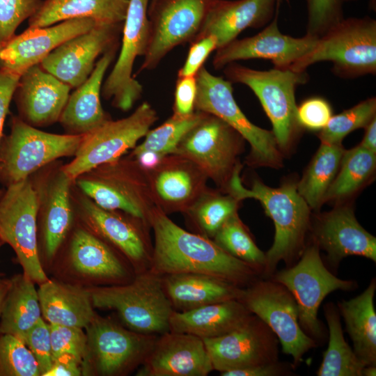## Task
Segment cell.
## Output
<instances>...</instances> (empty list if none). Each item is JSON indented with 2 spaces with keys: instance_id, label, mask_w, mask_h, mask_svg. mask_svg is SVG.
Returning <instances> with one entry per match:
<instances>
[{
  "instance_id": "obj_1",
  "label": "cell",
  "mask_w": 376,
  "mask_h": 376,
  "mask_svg": "<svg viewBox=\"0 0 376 376\" xmlns=\"http://www.w3.org/2000/svg\"><path fill=\"white\" fill-rule=\"evenodd\" d=\"M149 221L155 235L149 270L160 276L203 274L243 288L258 280L261 274L255 267L232 256L208 237L180 228L159 210L150 213Z\"/></svg>"
},
{
  "instance_id": "obj_2",
  "label": "cell",
  "mask_w": 376,
  "mask_h": 376,
  "mask_svg": "<svg viewBox=\"0 0 376 376\" xmlns=\"http://www.w3.org/2000/svg\"><path fill=\"white\" fill-rule=\"evenodd\" d=\"M239 173L240 168L237 166L230 181L232 196L237 201L248 198L259 201L274 224V242L265 253L263 273L270 276L280 261L290 265L300 253L309 225L310 207L299 194L297 185L287 183L272 188L256 180L251 189H246Z\"/></svg>"
},
{
  "instance_id": "obj_3",
  "label": "cell",
  "mask_w": 376,
  "mask_h": 376,
  "mask_svg": "<svg viewBox=\"0 0 376 376\" xmlns=\"http://www.w3.org/2000/svg\"><path fill=\"white\" fill-rule=\"evenodd\" d=\"M330 61L342 78L376 74V21L368 16L343 18L320 36L314 47L290 70L302 72L318 62Z\"/></svg>"
},
{
  "instance_id": "obj_4",
  "label": "cell",
  "mask_w": 376,
  "mask_h": 376,
  "mask_svg": "<svg viewBox=\"0 0 376 376\" xmlns=\"http://www.w3.org/2000/svg\"><path fill=\"white\" fill-rule=\"evenodd\" d=\"M87 290L93 306L115 310L128 329L155 335L169 331L174 309L164 290L162 276L150 270L137 274L129 283Z\"/></svg>"
},
{
  "instance_id": "obj_5",
  "label": "cell",
  "mask_w": 376,
  "mask_h": 376,
  "mask_svg": "<svg viewBox=\"0 0 376 376\" xmlns=\"http://www.w3.org/2000/svg\"><path fill=\"white\" fill-rule=\"evenodd\" d=\"M231 83L248 86L259 100L272 125L278 146H289L300 125L297 119L296 88L308 79L306 71L273 68L258 70L232 63L224 68Z\"/></svg>"
},
{
  "instance_id": "obj_6",
  "label": "cell",
  "mask_w": 376,
  "mask_h": 376,
  "mask_svg": "<svg viewBox=\"0 0 376 376\" xmlns=\"http://www.w3.org/2000/svg\"><path fill=\"white\" fill-rule=\"evenodd\" d=\"M83 136L45 132L14 118L10 132L0 148L1 180L8 186L58 158L75 155Z\"/></svg>"
},
{
  "instance_id": "obj_7",
  "label": "cell",
  "mask_w": 376,
  "mask_h": 376,
  "mask_svg": "<svg viewBox=\"0 0 376 376\" xmlns=\"http://www.w3.org/2000/svg\"><path fill=\"white\" fill-rule=\"evenodd\" d=\"M38 191L29 178L7 186L0 198V238L15 251L23 274L40 285L49 279L38 254Z\"/></svg>"
},
{
  "instance_id": "obj_8",
  "label": "cell",
  "mask_w": 376,
  "mask_h": 376,
  "mask_svg": "<svg viewBox=\"0 0 376 376\" xmlns=\"http://www.w3.org/2000/svg\"><path fill=\"white\" fill-rule=\"evenodd\" d=\"M157 117L145 102L129 116L107 120L84 135L74 159L61 169L72 181L100 166L114 162L145 136Z\"/></svg>"
},
{
  "instance_id": "obj_9",
  "label": "cell",
  "mask_w": 376,
  "mask_h": 376,
  "mask_svg": "<svg viewBox=\"0 0 376 376\" xmlns=\"http://www.w3.org/2000/svg\"><path fill=\"white\" fill-rule=\"evenodd\" d=\"M86 329L87 346L82 364L83 375L125 374L141 365L158 337L125 329L97 315Z\"/></svg>"
},
{
  "instance_id": "obj_10",
  "label": "cell",
  "mask_w": 376,
  "mask_h": 376,
  "mask_svg": "<svg viewBox=\"0 0 376 376\" xmlns=\"http://www.w3.org/2000/svg\"><path fill=\"white\" fill-rule=\"evenodd\" d=\"M272 279L292 295L297 305L299 324L315 340L324 334L318 318L324 299L334 291L352 290L357 286L355 281L340 279L327 269L315 242L302 252L298 263L279 271Z\"/></svg>"
},
{
  "instance_id": "obj_11",
  "label": "cell",
  "mask_w": 376,
  "mask_h": 376,
  "mask_svg": "<svg viewBox=\"0 0 376 376\" xmlns=\"http://www.w3.org/2000/svg\"><path fill=\"white\" fill-rule=\"evenodd\" d=\"M239 300L274 332L283 352L292 357L294 367L317 345L301 329L296 301L281 283L258 279L243 289Z\"/></svg>"
},
{
  "instance_id": "obj_12",
  "label": "cell",
  "mask_w": 376,
  "mask_h": 376,
  "mask_svg": "<svg viewBox=\"0 0 376 376\" xmlns=\"http://www.w3.org/2000/svg\"><path fill=\"white\" fill-rule=\"evenodd\" d=\"M217 0H150V39L139 72L152 70L175 47L191 43Z\"/></svg>"
},
{
  "instance_id": "obj_13",
  "label": "cell",
  "mask_w": 376,
  "mask_h": 376,
  "mask_svg": "<svg viewBox=\"0 0 376 376\" xmlns=\"http://www.w3.org/2000/svg\"><path fill=\"white\" fill-rule=\"evenodd\" d=\"M195 109L214 115L233 128L251 145L254 157L262 164L278 165L280 153L272 132L253 124L233 96L232 83L211 74L203 65L196 75Z\"/></svg>"
},
{
  "instance_id": "obj_14",
  "label": "cell",
  "mask_w": 376,
  "mask_h": 376,
  "mask_svg": "<svg viewBox=\"0 0 376 376\" xmlns=\"http://www.w3.org/2000/svg\"><path fill=\"white\" fill-rule=\"evenodd\" d=\"M149 1L129 0L120 54L102 86V96L107 100L112 99V104L123 111L130 110L143 93V86L132 76V70L136 58L143 56L148 47Z\"/></svg>"
},
{
  "instance_id": "obj_15",
  "label": "cell",
  "mask_w": 376,
  "mask_h": 376,
  "mask_svg": "<svg viewBox=\"0 0 376 376\" xmlns=\"http://www.w3.org/2000/svg\"><path fill=\"white\" fill-rule=\"evenodd\" d=\"M203 340L213 369L219 373L278 361L277 337L253 314L233 331Z\"/></svg>"
},
{
  "instance_id": "obj_16",
  "label": "cell",
  "mask_w": 376,
  "mask_h": 376,
  "mask_svg": "<svg viewBox=\"0 0 376 376\" xmlns=\"http://www.w3.org/2000/svg\"><path fill=\"white\" fill-rule=\"evenodd\" d=\"M123 23L97 22L89 31L54 49L40 66L70 88H77L90 76L100 54L118 45Z\"/></svg>"
},
{
  "instance_id": "obj_17",
  "label": "cell",
  "mask_w": 376,
  "mask_h": 376,
  "mask_svg": "<svg viewBox=\"0 0 376 376\" xmlns=\"http://www.w3.org/2000/svg\"><path fill=\"white\" fill-rule=\"evenodd\" d=\"M279 8L262 31L242 39H235L218 48L212 65L219 70L237 61L267 59L274 68L290 69L291 65L315 45L318 37L306 34L295 38L281 32L278 25Z\"/></svg>"
},
{
  "instance_id": "obj_18",
  "label": "cell",
  "mask_w": 376,
  "mask_h": 376,
  "mask_svg": "<svg viewBox=\"0 0 376 376\" xmlns=\"http://www.w3.org/2000/svg\"><path fill=\"white\" fill-rule=\"evenodd\" d=\"M240 136L218 117L204 113L182 139L175 153L192 160L210 177L221 180L232 169Z\"/></svg>"
},
{
  "instance_id": "obj_19",
  "label": "cell",
  "mask_w": 376,
  "mask_h": 376,
  "mask_svg": "<svg viewBox=\"0 0 376 376\" xmlns=\"http://www.w3.org/2000/svg\"><path fill=\"white\" fill-rule=\"evenodd\" d=\"M96 23L91 18H77L45 27H28L1 46L0 69L21 76L60 45L89 31Z\"/></svg>"
},
{
  "instance_id": "obj_20",
  "label": "cell",
  "mask_w": 376,
  "mask_h": 376,
  "mask_svg": "<svg viewBox=\"0 0 376 376\" xmlns=\"http://www.w3.org/2000/svg\"><path fill=\"white\" fill-rule=\"evenodd\" d=\"M213 366L203 340L169 331L157 337L139 376H206Z\"/></svg>"
},
{
  "instance_id": "obj_21",
  "label": "cell",
  "mask_w": 376,
  "mask_h": 376,
  "mask_svg": "<svg viewBox=\"0 0 376 376\" xmlns=\"http://www.w3.org/2000/svg\"><path fill=\"white\" fill-rule=\"evenodd\" d=\"M71 88L39 64L20 76L16 88L22 120L32 126L48 125L58 120Z\"/></svg>"
},
{
  "instance_id": "obj_22",
  "label": "cell",
  "mask_w": 376,
  "mask_h": 376,
  "mask_svg": "<svg viewBox=\"0 0 376 376\" xmlns=\"http://www.w3.org/2000/svg\"><path fill=\"white\" fill-rule=\"evenodd\" d=\"M315 238L334 267L350 256L376 262V238L359 224L349 207H338L322 216L315 225Z\"/></svg>"
},
{
  "instance_id": "obj_23",
  "label": "cell",
  "mask_w": 376,
  "mask_h": 376,
  "mask_svg": "<svg viewBox=\"0 0 376 376\" xmlns=\"http://www.w3.org/2000/svg\"><path fill=\"white\" fill-rule=\"evenodd\" d=\"M279 5L277 0H217L192 42L214 36L218 48L221 47L236 39L246 29L269 24Z\"/></svg>"
},
{
  "instance_id": "obj_24",
  "label": "cell",
  "mask_w": 376,
  "mask_h": 376,
  "mask_svg": "<svg viewBox=\"0 0 376 376\" xmlns=\"http://www.w3.org/2000/svg\"><path fill=\"white\" fill-rule=\"evenodd\" d=\"M117 47L103 54L87 79L70 95L58 120L68 134L85 135L109 120L101 105L100 93Z\"/></svg>"
},
{
  "instance_id": "obj_25",
  "label": "cell",
  "mask_w": 376,
  "mask_h": 376,
  "mask_svg": "<svg viewBox=\"0 0 376 376\" xmlns=\"http://www.w3.org/2000/svg\"><path fill=\"white\" fill-rule=\"evenodd\" d=\"M82 210L88 226L118 249L137 274L149 270L152 253L149 252L143 235L136 227L111 210L100 207L91 199L83 200Z\"/></svg>"
},
{
  "instance_id": "obj_26",
  "label": "cell",
  "mask_w": 376,
  "mask_h": 376,
  "mask_svg": "<svg viewBox=\"0 0 376 376\" xmlns=\"http://www.w3.org/2000/svg\"><path fill=\"white\" fill-rule=\"evenodd\" d=\"M162 281L166 297L177 311L239 299L244 289L221 279L203 274H168L162 276Z\"/></svg>"
},
{
  "instance_id": "obj_27",
  "label": "cell",
  "mask_w": 376,
  "mask_h": 376,
  "mask_svg": "<svg viewBox=\"0 0 376 376\" xmlns=\"http://www.w3.org/2000/svg\"><path fill=\"white\" fill-rule=\"evenodd\" d=\"M252 315L239 299L205 305L185 311H173L169 331L202 339L225 335L244 324Z\"/></svg>"
},
{
  "instance_id": "obj_28",
  "label": "cell",
  "mask_w": 376,
  "mask_h": 376,
  "mask_svg": "<svg viewBox=\"0 0 376 376\" xmlns=\"http://www.w3.org/2000/svg\"><path fill=\"white\" fill-rule=\"evenodd\" d=\"M38 295L49 324L86 328L96 315L88 290L80 286L48 279Z\"/></svg>"
},
{
  "instance_id": "obj_29",
  "label": "cell",
  "mask_w": 376,
  "mask_h": 376,
  "mask_svg": "<svg viewBox=\"0 0 376 376\" xmlns=\"http://www.w3.org/2000/svg\"><path fill=\"white\" fill-rule=\"evenodd\" d=\"M69 260L79 275L104 282L118 283L129 276L128 269L115 253L99 237L84 229L73 235Z\"/></svg>"
},
{
  "instance_id": "obj_30",
  "label": "cell",
  "mask_w": 376,
  "mask_h": 376,
  "mask_svg": "<svg viewBox=\"0 0 376 376\" xmlns=\"http://www.w3.org/2000/svg\"><path fill=\"white\" fill-rule=\"evenodd\" d=\"M128 6L129 0H44L29 19V27H45L77 18H91L100 23H123Z\"/></svg>"
},
{
  "instance_id": "obj_31",
  "label": "cell",
  "mask_w": 376,
  "mask_h": 376,
  "mask_svg": "<svg viewBox=\"0 0 376 376\" xmlns=\"http://www.w3.org/2000/svg\"><path fill=\"white\" fill-rule=\"evenodd\" d=\"M72 180L60 170L45 185L39 203L42 204L43 240L47 258H53L72 222L70 186Z\"/></svg>"
},
{
  "instance_id": "obj_32",
  "label": "cell",
  "mask_w": 376,
  "mask_h": 376,
  "mask_svg": "<svg viewBox=\"0 0 376 376\" xmlns=\"http://www.w3.org/2000/svg\"><path fill=\"white\" fill-rule=\"evenodd\" d=\"M375 279L359 295L338 303L354 352L365 366L376 365V313L374 295Z\"/></svg>"
},
{
  "instance_id": "obj_33",
  "label": "cell",
  "mask_w": 376,
  "mask_h": 376,
  "mask_svg": "<svg viewBox=\"0 0 376 376\" xmlns=\"http://www.w3.org/2000/svg\"><path fill=\"white\" fill-rule=\"evenodd\" d=\"M10 280L0 316V333L13 335L24 343L27 333L42 318L38 290L35 283L24 274Z\"/></svg>"
},
{
  "instance_id": "obj_34",
  "label": "cell",
  "mask_w": 376,
  "mask_h": 376,
  "mask_svg": "<svg viewBox=\"0 0 376 376\" xmlns=\"http://www.w3.org/2000/svg\"><path fill=\"white\" fill-rule=\"evenodd\" d=\"M324 314L329 327V344L317 375L362 376L366 366L345 341L338 309L328 303L324 306Z\"/></svg>"
},
{
  "instance_id": "obj_35",
  "label": "cell",
  "mask_w": 376,
  "mask_h": 376,
  "mask_svg": "<svg viewBox=\"0 0 376 376\" xmlns=\"http://www.w3.org/2000/svg\"><path fill=\"white\" fill-rule=\"evenodd\" d=\"M341 144L321 143L305 174L297 185L299 194L309 207L317 208L339 169L344 152Z\"/></svg>"
},
{
  "instance_id": "obj_36",
  "label": "cell",
  "mask_w": 376,
  "mask_h": 376,
  "mask_svg": "<svg viewBox=\"0 0 376 376\" xmlns=\"http://www.w3.org/2000/svg\"><path fill=\"white\" fill-rule=\"evenodd\" d=\"M376 153L361 145L344 151L338 172L328 188L324 200H336L357 191L373 173Z\"/></svg>"
},
{
  "instance_id": "obj_37",
  "label": "cell",
  "mask_w": 376,
  "mask_h": 376,
  "mask_svg": "<svg viewBox=\"0 0 376 376\" xmlns=\"http://www.w3.org/2000/svg\"><path fill=\"white\" fill-rule=\"evenodd\" d=\"M76 180L80 189L100 207L108 210H120L137 219H145V212L137 196L123 182L80 177Z\"/></svg>"
},
{
  "instance_id": "obj_38",
  "label": "cell",
  "mask_w": 376,
  "mask_h": 376,
  "mask_svg": "<svg viewBox=\"0 0 376 376\" xmlns=\"http://www.w3.org/2000/svg\"><path fill=\"white\" fill-rule=\"evenodd\" d=\"M213 237V241L230 255L263 273L265 253L255 244L237 212L221 226Z\"/></svg>"
},
{
  "instance_id": "obj_39",
  "label": "cell",
  "mask_w": 376,
  "mask_h": 376,
  "mask_svg": "<svg viewBox=\"0 0 376 376\" xmlns=\"http://www.w3.org/2000/svg\"><path fill=\"white\" fill-rule=\"evenodd\" d=\"M203 114L204 112L198 111L189 116L173 113L160 126L149 130L143 142L136 147L134 153L150 150L162 157L175 153L182 139L198 123Z\"/></svg>"
},
{
  "instance_id": "obj_40",
  "label": "cell",
  "mask_w": 376,
  "mask_h": 376,
  "mask_svg": "<svg viewBox=\"0 0 376 376\" xmlns=\"http://www.w3.org/2000/svg\"><path fill=\"white\" fill-rule=\"evenodd\" d=\"M376 98H368L353 107L331 116L318 136L322 143L340 144L352 131L365 127L375 117Z\"/></svg>"
},
{
  "instance_id": "obj_41",
  "label": "cell",
  "mask_w": 376,
  "mask_h": 376,
  "mask_svg": "<svg viewBox=\"0 0 376 376\" xmlns=\"http://www.w3.org/2000/svg\"><path fill=\"white\" fill-rule=\"evenodd\" d=\"M40 375L33 353L19 338L0 334V376Z\"/></svg>"
},
{
  "instance_id": "obj_42",
  "label": "cell",
  "mask_w": 376,
  "mask_h": 376,
  "mask_svg": "<svg viewBox=\"0 0 376 376\" xmlns=\"http://www.w3.org/2000/svg\"><path fill=\"white\" fill-rule=\"evenodd\" d=\"M233 196H215L198 206L194 217L205 237H214L221 226L237 212Z\"/></svg>"
},
{
  "instance_id": "obj_43",
  "label": "cell",
  "mask_w": 376,
  "mask_h": 376,
  "mask_svg": "<svg viewBox=\"0 0 376 376\" xmlns=\"http://www.w3.org/2000/svg\"><path fill=\"white\" fill-rule=\"evenodd\" d=\"M305 1L307 9V35L319 38L344 18V0Z\"/></svg>"
},
{
  "instance_id": "obj_44",
  "label": "cell",
  "mask_w": 376,
  "mask_h": 376,
  "mask_svg": "<svg viewBox=\"0 0 376 376\" xmlns=\"http://www.w3.org/2000/svg\"><path fill=\"white\" fill-rule=\"evenodd\" d=\"M42 0H0V42L5 44L19 25L40 8Z\"/></svg>"
},
{
  "instance_id": "obj_45",
  "label": "cell",
  "mask_w": 376,
  "mask_h": 376,
  "mask_svg": "<svg viewBox=\"0 0 376 376\" xmlns=\"http://www.w3.org/2000/svg\"><path fill=\"white\" fill-rule=\"evenodd\" d=\"M53 361L64 354L75 356L82 364L86 354L87 336L82 328L49 324Z\"/></svg>"
},
{
  "instance_id": "obj_46",
  "label": "cell",
  "mask_w": 376,
  "mask_h": 376,
  "mask_svg": "<svg viewBox=\"0 0 376 376\" xmlns=\"http://www.w3.org/2000/svg\"><path fill=\"white\" fill-rule=\"evenodd\" d=\"M155 189L164 201L181 202L187 199L193 191L190 174L182 169L162 171L155 179Z\"/></svg>"
},
{
  "instance_id": "obj_47",
  "label": "cell",
  "mask_w": 376,
  "mask_h": 376,
  "mask_svg": "<svg viewBox=\"0 0 376 376\" xmlns=\"http://www.w3.org/2000/svg\"><path fill=\"white\" fill-rule=\"evenodd\" d=\"M24 343L36 359L40 375L44 376L53 363L49 324L40 318L27 333Z\"/></svg>"
},
{
  "instance_id": "obj_48",
  "label": "cell",
  "mask_w": 376,
  "mask_h": 376,
  "mask_svg": "<svg viewBox=\"0 0 376 376\" xmlns=\"http://www.w3.org/2000/svg\"><path fill=\"white\" fill-rule=\"evenodd\" d=\"M331 116L330 104L324 98L319 97L306 100L297 109L299 125L309 130H322Z\"/></svg>"
},
{
  "instance_id": "obj_49",
  "label": "cell",
  "mask_w": 376,
  "mask_h": 376,
  "mask_svg": "<svg viewBox=\"0 0 376 376\" xmlns=\"http://www.w3.org/2000/svg\"><path fill=\"white\" fill-rule=\"evenodd\" d=\"M185 61L178 72V77L196 76L210 54L218 48L214 36H207L192 42Z\"/></svg>"
},
{
  "instance_id": "obj_50",
  "label": "cell",
  "mask_w": 376,
  "mask_h": 376,
  "mask_svg": "<svg viewBox=\"0 0 376 376\" xmlns=\"http://www.w3.org/2000/svg\"><path fill=\"white\" fill-rule=\"evenodd\" d=\"M197 93L196 76L178 77L174 93L173 111L180 116L194 112Z\"/></svg>"
},
{
  "instance_id": "obj_51",
  "label": "cell",
  "mask_w": 376,
  "mask_h": 376,
  "mask_svg": "<svg viewBox=\"0 0 376 376\" xmlns=\"http://www.w3.org/2000/svg\"><path fill=\"white\" fill-rule=\"evenodd\" d=\"M20 75L0 69V143L6 116Z\"/></svg>"
},
{
  "instance_id": "obj_52",
  "label": "cell",
  "mask_w": 376,
  "mask_h": 376,
  "mask_svg": "<svg viewBox=\"0 0 376 376\" xmlns=\"http://www.w3.org/2000/svg\"><path fill=\"white\" fill-rule=\"evenodd\" d=\"M291 373L290 364L273 363L230 370L220 373L221 376H280L289 375Z\"/></svg>"
},
{
  "instance_id": "obj_53",
  "label": "cell",
  "mask_w": 376,
  "mask_h": 376,
  "mask_svg": "<svg viewBox=\"0 0 376 376\" xmlns=\"http://www.w3.org/2000/svg\"><path fill=\"white\" fill-rule=\"evenodd\" d=\"M82 375L81 361L73 355L64 354L54 359L51 368L44 376H79Z\"/></svg>"
},
{
  "instance_id": "obj_54",
  "label": "cell",
  "mask_w": 376,
  "mask_h": 376,
  "mask_svg": "<svg viewBox=\"0 0 376 376\" xmlns=\"http://www.w3.org/2000/svg\"><path fill=\"white\" fill-rule=\"evenodd\" d=\"M134 155L136 156L139 164L143 168L148 169L157 166L162 158L157 153L150 150H144L134 153Z\"/></svg>"
},
{
  "instance_id": "obj_55",
  "label": "cell",
  "mask_w": 376,
  "mask_h": 376,
  "mask_svg": "<svg viewBox=\"0 0 376 376\" xmlns=\"http://www.w3.org/2000/svg\"><path fill=\"white\" fill-rule=\"evenodd\" d=\"M365 128V134L360 145L376 153V118L375 117Z\"/></svg>"
},
{
  "instance_id": "obj_56",
  "label": "cell",
  "mask_w": 376,
  "mask_h": 376,
  "mask_svg": "<svg viewBox=\"0 0 376 376\" xmlns=\"http://www.w3.org/2000/svg\"><path fill=\"white\" fill-rule=\"evenodd\" d=\"M11 284L10 279L0 278V316L3 303ZM1 334V333H0Z\"/></svg>"
},
{
  "instance_id": "obj_57",
  "label": "cell",
  "mask_w": 376,
  "mask_h": 376,
  "mask_svg": "<svg viewBox=\"0 0 376 376\" xmlns=\"http://www.w3.org/2000/svg\"><path fill=\"white\" fill-rule=\"evenodd\" d=\"M376 375V366H366L362 370V376H375Z\"/></svg>"
},
{
  "instance_id": "obj_58",
  "label": "cell",
  "mask_w": 376,
  "mask_h": 376,
  "mask_svg": "<svg viewBox=\"0 0 376 376\" xmlns=\"http://www.w3.org/2000/svg\"><path fill=\"white\" fill-rule=\"evenodd\" d=\"M283 1H285L286 3H289V0H277L278 3H281Z\"/></svg>"
},
{
  "instance_id": "obj_59",
  "label": "cell",
  "mask_w": 376,
  "mask_h": 376,
  "mask_svg": "<svg viewBox=\"0 0 376 376\" xmlns=\"http://www.w3.org/2000/svg\"><path fill=\"white\" fill-rule=\"evenodd\" d=\"M357 0H344L345 2L354 1Z\"/></svg>"
},
{
  "instance_id": "obj_60",
  "label": "cell",
  "mask_w": 376,
  "mask_h": 376,
  "mask_svg": "<svg viewBox=\"0 0 376 376\" xmlns=\"http://www.w3.org/2000/svg\"><path fill=\"white\" fill-rule=\"evenodd\" d=\"M1 46H2V44H1V42H0V49H1Z\"/></svg>"
},
{
  "instance_id": "obj_61",
  "label": "cell",
  "mask_w": 376,
  "mask_h": 376,
  "mask_svg": "<svg viewBox=\"0 0 376 376\" xmlns=\"http://www.w3.org/2000/svg\"><path fill=\"white\" fill-rule=\"evenodd\" d=\"M3 243V242L1 241V238H0V244Z\"/></svg>"
},
{
  "instance_id": "obj_62",
  "label": "cell",
  "mask_w": 376,
  "mask_h": 376,
  "mask_svg": "<svg viewBox=\"0 0 376 376\" xmlns=\"http://www.w3.org/2000/svg\"><path fill=\"white\" fill-rule=\"evenodd\" d=\"M2 275H3V274H2L1 273H0V278L2 276Z\"/></svg>"
}]
</instances>
